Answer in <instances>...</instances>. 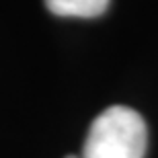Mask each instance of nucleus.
Wrapping results in <instances>:
<instances>
[{"mask_svg": "<svg viewBox=\"0 0 158 158\" xmlns=\"http://www.w3.org/2000/svg\"><path fill=\"white\" fill-rule=\"evenodd\" d=\"M148 148V127L138 111L113 105L88 127L82 156L66 158H144Z\"/></svg>", "mask_w": 158, "mask_h": 158, "instance_id": "1", "label": "nucleus"}, {"mask_svg": "<svg viewBox=\"0 0 158 158\" xmlns=\"http://www.w3.org/2000/svg\"><path fill=\"white\" fill-rule=\"evenodd\" d=\"M45 6L58 17L94 19L109 8V0H45Z\"/></svg>", "mask_w": 158, "mask_h": 158, "instance_id": "2", "label": "nucleus"}]
</instances>
